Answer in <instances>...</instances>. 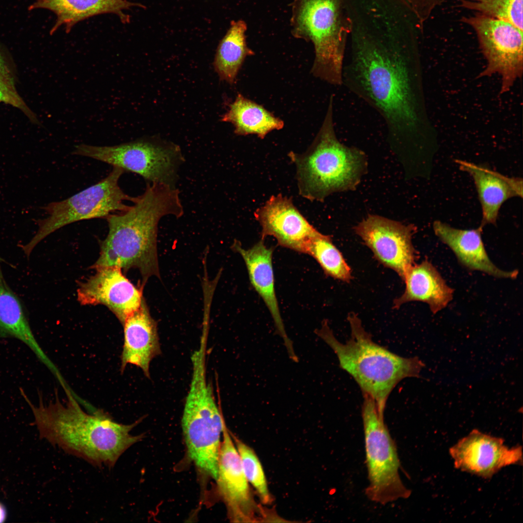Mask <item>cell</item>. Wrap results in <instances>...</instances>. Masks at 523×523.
<instances>
[{
    "label": "cell",
    "instance_id": "obj_27",
    "mask_svg": "<svg viewBox=\"0 0 523 523\" xmlns=\"http://www.w3.org/2000/svg\"><path fill=\"white\" fill-rule=\"evenodd\" d=\"M232 439L239 453L246 477L255 489L261 501L264 504L272 501L263 469L254 450L235 436Z\"/></svg>",
    "mask_w": 523,
    "mask_h": 523
},
{
    "label": "cell",
    "instance_id": "obj_1",
    "mask_svg": "<svg viewBox=\"0 0 523 523\" xmlns=\"http://www.w3.org/2000/svg\"><path fill=\"white\" fill-rule=\"evenodd\" d=\"M347 13L350 46L342 85L379 114L391 142L406 144L424 124L417 46L422 30L401 0H362Z\"/></svg>",
    "mask_w": 523,
    "mask_h": 523
},
{
    "label": "cell",
    "instance_id": "obj_28",
    "mask_svg": "<svg viewBox=\"0 0 523 523\" xmlns=\"http://www.w3.org/2000/svg\"><path fill=\"white\" fill-rule=\"evenodd\" d=\"M3 50L0 45V90L6 98L7 104L20 109L31 120L34 121L35 117L16 91L14 77Z\"/></svg>",
    "mask_w": 523,
    "mask_h": 523
},
{
    "label": "cell",
    "instance_id": "obj_4",
    "mask_svg": "<svg viewBox=\"0 0 523 523\" xmlns=\"http://www.w3.org/2000/svg\"><path fill=\"white\" fill-rule=\"evenodd\" d=\"M348 320L351 337L344 343L335 338L326 320L315 333L333 350L340 368L354 378L363 394L372 399L384 413L396 385L406 378H419L425 364L417 356L402 357L374 342L355 313H350Z\"/></svg>",
    "mask_w": 523,
    "mask_h": 523
},
{
    "label": "cell",
    "instance_id": "obj_26",
    "mask_svg": "<svg viewBox=\"0 0 523 523\" xmlns=\"http://www.w3.org/2000/svg\"><path fill=\"white\" fill-rule=\"evenodd\" d=\"M461 6L523 29V0H460Z\"/></svg>",
    "mask_w": 523,
    "mask_h": 523
},
{
    "label": "cell",
    "instance_id": "obj_3",
    "mask_svg": "<svg viewBox=\"0 0 523 523\" xmlns=\"http://www.w3.org/2000/svg\"><path fill=\"white\" fill-rule=\"evenodd\" d=\"M20 392L32 410L40 438L94 466L113 467L127 449L143 438V434L131 433L141 419L123 424L102 411L88 413L69 391L64 402L56 394L47 404L40 397L38 405L21 389Z\"/></svg>",
    "mask_w": 523,
    "mask_h": 523
},
{
    "label": "cell",
    "instance_id": "obj_18",
    "mask_svg": "<svg viewBox=\"0 0 523 523\" xmlns=\"http://www.w3.org/2000/svg\"><path fill=\"white\" fill-rule=\"evenodd\" d=\"M435 235L447 246L458 261L467 269L483 272L499 278L515 279L517 270L505 271L496 266L490 259L482 239L483 227L462 230L439 220L434 221Z\"/></svg>",
    "mask_w": 523,
    "mask_h": 523
},
{
    "label": "cell",
    "instance_id": "obj_31",
    "mask_svg": "<svg viewBox=\"0 0 523 523\" xmlns=\"http://www.w3.org/2000/svg\"><path fill=\"white\" fill-rule=\"evenodd\" d=\"M429 1L436 3H443L445 2L447 0H427Z\"/></svg>",
    "mask_w": 523,
    "mask_h": 523
},
{
    "label": "cell",
    "instance_id": "obj_17",
    "mask_svg": "<svg viewBox=\"0 0 523 523\" xmlns=\"http://www.w3.org/2000/svg\"><path fill=\"white\" fill-rule=\"evenodd\" d=\"M123 344L121 354V371L128 364L136 366L150 377V365L160 353L157 323L151 316L144 299L140 307L129 316L123 324Z\"/></svg>",
    "mask_w": 523,
    "mask_h": 523
},
{
    "label": "cell",
    "instance_id": "obj_24",
    "mask_svg": "<svg viewBox=\"0 0 523 523\" xmlns=\"http://www.w3.org/2000/svg\"><path fill=\"white\" fill-rule=\"evenodd\" d=\"M247 26L242 20H233L220 41L214 61V67L220 79L234 84L247 56L254 55L246 44Z\"/></svg>",
    "mask_w": 523,
    "mask_h": 523
},
{
    "label": "cell",
    "instance_id": "obj_15",
    "mask_svg": "<svg viewBox=\"0 0 523 523\" xmlns=\"http://www.w3.org/2000/svg\"><path fill=\"white\" fill-rule=\"evenodd\" d=\"M261 227L262 239L272 236L278 245L304 253L306 246L319 232L299 212L290 198L272 196L254 213Z\"/></svg>",
    "mask_w": 523,
    "mask_h": 523
},
{
    "label": "cell",
    "instance_id": "obj_23",
    "mask_svg": "<svg viewBox=\"0 0 523 523\" xmlns=\"http://www.w3.org/2000/svg\"><path fill=\"white\" fill-rule=\"evenodd\" d=\"M229 106L228 111L222 115L221 120L232 123L234 132L237 135L256 134L263 139L272 131L284 127L281 119L241 93H238Z\"/></svg>",
    "mask_w": 523,
    "mask_h": 523
},
{
    "label": "cell",
    "instance_id": "obj_14",
    "mask_svg": "<svg viewBox=\"0 0 523 523\" xmlns=\"http://www.w3.org/2000/svg\"><path fill=\"white\" fill-rule=\"evenodd\" d=\"M455 467L489 478L502 468L522 462L521 446L509 448L503 439L473 430L451 447Z\"/></svg>",
    "mask_w": 523,
    "mask_h": 523
},
{
    "label": "cell",
    "instance_id": "obj_9",
    "mask_svg": "<svg viewBox=\"0 0 523 523\" xmlns=\"http://www.w3.org/2000/svg\"><path fill=\"white\" fill-rule=\"evenodd\" d=\"M72 154L135 173L148 182L173 186L178 168L184 161L178 145L147 139L108 146L81 144L75 146Z\"/></svg>",
    "mask_w": 523,
    "mask_h": 523
},
{
    "label": "cell",
    "instance_id": "obj_25",
    "mask_svg": "<svg viewBox=\"0 0 523 523\" xmlns=\"http://www.w3.org/2000/svg\"><path fill=\"white\" fill-rule=\"evenodd\" d=\"M304 253L312 256L326 275L347 282L352 279L350 267L329 236L320 232L308 243Z\"/></svg>",
    "mask_w": 523,
    "mask_h": 523
},
{
    "label": "cell",
    "instance_id": "obj_21",
    "mask_svg": "<svg viewBox=\"0 0 523 523\" xmlns=\"http://www.w3.org/2000/svg\"><path fill=\"white\" fill-rule=\"evenodd\" d=\"M403 280L405 289L400 296L394 300L395 308L405 303L420 301L427 304L432 313L436 314L445 308L453 299V289L427 259L413 265Z\"/></svg>",
    "mask_w": 523,
    "mask_h": 523
},
{
    "label": "cell",
    "instance_id": "obj_22",
    "mask_svg": "<svg viewBox=\"0 0 523 523\" xmlns=\"http://www.w3.org/2000/svg\"><path fill=\"white\" fill-rule=\"evenodd\" d=\"M0 337L14 338L21 341L37 356L43 353L32 332L25 307L7 284L0 266Z\"/></svg>",
    "mask_w": 523,
    "mask_h": 523
},
{
    "label": "cell",
    "instance_id": "obj_6",
    "mask_svg": "<svg viewBox=\"0 0 523 523\" xmlns=\"http://www.w3.org/2000/svg\"><path fill=\"white\" fill-rule=\"evenodd\" d=\"M346 0H294L291 19L293 36L311 42L315 58L311 73L334 86L342 85V73L351 23Z\"/></svg>",
    "mask_w": 523,
    "mask_h": 523
},
{
    "label": "cell",
    "instance_id": "obj_2",
    "mask_svg": "<svg viewBox=\"0 0 523 523\" xmlns=\"http://www.w3.org/2000/svg\"><path fill=\"white\" fill-rule=\"evenodd\" d=\"M133 205L106 218L108 231L100 243L99 256L91 268L117 267L138 269L142 288L152 276L160 278L157 251V226L167 215L184 214L179 191L161 183H148L144 193L133 197Z\"/></svg>",
    "mask_w": 523,
    "mask_h": 523
},
{
    "label": "cell",
    "instance_id": "obj_20",
    "mask_svg": "<svg viewBox=\"0 0 523 523\" xmlns=\"http://www.w3.org/2000/svg\"><path fill=\"white\" fill-rule=\"evenodd\" d=\"M137 6L145 7L127 0H34L28 9H45L56 15V21L50 31L52 35L62 26L68 33L79 22L104 14H115L123 24L128 23L130 16L123 12Z\"/></svg>",
    "mask_w": 523,
    "mask_h": 523
},
{
    "label": "cell",
    "instance_id": "obj_29",
    "mask_svg": "<svg viewBox=\"0 0 523 523\" xmlns=\"http://www.w3.org/2000/svg\"><path fill=\"white\" fill-rule=\"evenodd\" d=\"M6 517V511L4 506L0 503V523L3 522Z\"/></svg>",
    "mask_w": 523,
    "mask_h": 523
},
{
    "label": "cell",
    "instance_id": "obj_16",
    "mask_svg": "<svg viewBox=\"0 0 523 523\" xmlns=\"http://www.w3.org/2000/svg\"><path fill=\"white\" fill-rule=\"evenodd\" d=\"M231 248L239 253L244 260L251 284L268 308L290 358L297 362L298 358L294 351L292 342L285 330L276 294L272 265L273 248L267 247L262 239L248 249L243 248L240 242L235 240Z\"/></svg>",
    "mask_w": 523,
    "mask_h": 523
},
{
    "label": "cell",
    "instance_id": "obj_8",
    "mask_svg": "<svg viewBox=\"0 0 523 523\" xmlns=\"http://www.w3.org/2000/svg\"><path fill=\"white\" fill-rule=\"evenodd\" d=\"M362 416L369 485L366 494L372 501L385 505L408 498L411 491L399 473L396 445L375 401L363 395Z\"/></svg>",
    "mask_w": 523,
    "mask_h": 523
},
{
    "label": "cell",
    "instance_id": "obj_30",
    "mask_svg": "<svg viewBox=\"0 0 523 523\" xmlns=\"http://www.w3.org/2000/svg\"><path fill=\"white\" fill-rule=\"evenodd\" d=\"M0 102H4L5 103H7V99H6L5 95H4V94L2 93V92L0 90Z\"/></svg>",
    "mask_w": 523,
    "mask_h": 523
},
{
    "label": "cell",
    "instance_id": "obj_19",
    "mask_svg": "<svg viewBox=\"0 0 523 523\" xmlns=\"http://www.w3.org/2000/svg\"><path fill=\"white\" fill-rule=\"evenodd\" d=\"M460 169L473 178L482 209L483 227L496 224L502 204L509 199L523 197V179L509 177L487 167L456 159Z\"/></svg>",
    "mask_w": 523,
    "mask_h": 523
},
{
    "label": "cell",
    "instance_id": "obj_5",
    "mask_svg": "<svg viewBox=\"0 0 523 523\" xmlns=\"http://www.w3.org/2000/svg\"><path fill=\"white\" fill-rule=\"evenodd\" d=\"M334 98L314 140L302 154L288 156L296 166L299 194L311 201H323L335 192L353 189L365 169L364 154L341 143L335 133Z\"/></svg>",
    "mask_w": 523,
    "mask_h": 523
},
{
    "label": "cell",
    "instance_id": "obj_13",
    "mask_svg": "<svg viewBox=\"0 0 523 523\" xmlns=\"http://www.w3.org/2000/svg\"><path fill=\"white\" fill-rule=\"evenodd\" d=\"M95 270L93 276L79 283L77 300L82 305L106 306L123 325L140 307L144 299L143 288L131 282L120 268L103 267Z\"/></svg>",
    "mask_w": 523,
    "mask_h": 523
},
{
    "label": "cell",
    "instance_id": "obj_7",
    "mask_svg": "<svg viewBox=\"0 0 523 523\" xmlns=\"http://www.w3.org/2000/svg\"><path fill=\"white\" fill-rule=\"evenodd\" d=\"M124 171L113 167L108 176L97 183L62 201L43 206L48 215L44 219H33L38 230L26 244L19 245L29 257L33 249L44 238L57 230L71 223L93 218H106L109 215L124 211L129 206L125 201L133 197L126 194L119 185Z\"/></svg>",
    "mask_w": 523,
    "mask_h": 523
},
{
    "label": "cell",
    "instance_id": "obj_12",
    "mask_svg": "<svg viewBox=\"0 0 523 523\" xmlns=\"http://www.w3.org/2000/svg\"><path fill=\"white\" fill-rule=\"evenodd\" d=\"M354 229L375 258L403 280L408 270L415 263L417 256L412 242L415 227L369 215Z\"/></svg>",
    "mask_w": 523,
    "mask_h": 523
},
{
    "label": "cell",
    "instance_id": "obj_11",
    "mask_svg": "<svg viewBox=\"0 0 523 523\" xmlns=\"http://www.w3.org/2000/svg\"><path fill=\"white\" fill-rule=\"evenodd\" d=\"M216 480L220 496L234 523H255L273 520L274 514L255 500L244 474L241 459L226 424L222 432Z\"/></svg>",
    "mask_w": 523,
    "mask_h": 523
},
{
    "label": "cell",
    "instance_id": "obj_10",
    "mask_svg": "<svg viewBox=\"0 0 523 523\" xmlns=\"http://www.w3.org/2000/svg\"><path fill=\"white\" fill-rule=\"evenodd\" d=\"M462 19L476 32L487 61L479 77L498 74L501 77L500 93L508 92L523 73V31L508 22L478 14Z\"/></svg>",
    "mask_w": 523,
    "mask_h": 523
}]
</instances>
